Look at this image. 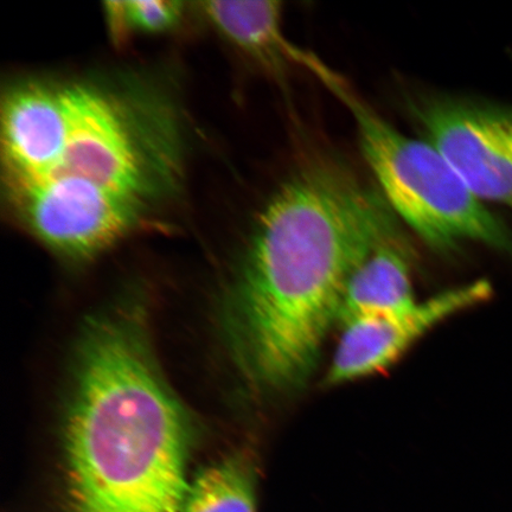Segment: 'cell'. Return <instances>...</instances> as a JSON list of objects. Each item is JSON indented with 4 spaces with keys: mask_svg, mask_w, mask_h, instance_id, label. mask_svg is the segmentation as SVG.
I'll return each instance as SVG.
<instances>
[{
    "mask_svg": "<svg viewBox=\"0 0 512 512\" xmlns=\"http://www.w3.org/2000/svg\"><path fill=\"white\" fill-rule=\"evenodd\" d=\"M15 216L29 232L70 259H88L132 232L146 208L73 179H46L6 190Z\"/></svg>",
    "mask_w": 512,
    "mask_h": 512,
    "instance_id": "5b68a950",
    "label": "cell"
},
{
    "mask_svg": "<svg viewBox=\"0 0 512 512\" xmlns=\"http://www.w3.org/2000/svg\"><path fill=\"white\" fill-rule=\"evenodd\" d=\"M490 294L484 281L450 288L403 309L351 320L341 326L325 382L339 386L387 369L435 326L482 302Z\"/></svg>",
    "mask_w": 512,
    "mask_h": 512,
    "instance_id": "52a82bcc",
    "label": "cell"
},
{
    "mask_svg": "<svg viewBox=\"0 0 512 512\" xmlns=\"http://www.w3.org/2000/svg\"><path fill=\"white\" fill-rule=\"evenodd\" d=\"M415 302L412 255L393 224L352 272L345 286L338 325L400 310Z\"/></svg>",
    "mask_w": 512,
    "mask_h": 512,
    "instance_id": "30bf717a",
    "label": "cell"
},
{
    "mask_svg": "<svg viewBox=\"0 0 512 512\" xmlns=\"http://www.w3.org/2000/svg\"><path fill=\"white\" fill-rule=\"evenodd\" d=\"M184 512H256V471L245 454L221 460L190 486Z\"/></svg>",
    "mask_w": 512,
    "mask_h": 512,
    "instance_id": "8fae6325",
    "label": "cell"
},
{
    "mask_svg": "<svg viewBox=\"0 0 512 512\" xmlns=\"http://www.w3.org/2000/svg\"><path fill=\"white\" fill-rule=\"evenodd\" d=\"M68 123V82L28 81L10 89L2 106L6 189L34 181L53 164Z\"/></svg>",
    "mask_w": 512,
    "mask_h": 512,
    "instance_id": "ba28073f",
    "label": "cell"
},
{
    "mask_svg": "<svg viewBox=\"0 0 512 512\" xmlns=\"http://www.w3.org/2000/svg\"><path fill=\"white\" fill-rule=\"evenodd\" d=\"M106 16L117 40L131 34H159L181 22L183 4L170 0H130L108 2Z\"/></svg>",
    "mask_w": 512,
    "mask_h": 512,
    "instance_id": "7c38bea8",
    "label": "cell"
},
{
    "mask_svg": "<svg viewBox=\"0 0 512 512\" xmlns=\"http://www.w3.org/2000/svg\"><path fill=\"white\" fill-rule=\"evenodd\" d=\"M142 304L99 313L76 357L64 512H179L190 422L153 355Z\"/></svg>",
    "mask_w": 512,
    "mask_h": 512,
    "instance_id": "7a4b0ae2",
    "label": "cell"
},
{
    "mask_svg": "<svg viewBox=\"0 0 512 512\" xmlns=\"http://www.w3.org/2000/svg\"><path fill=\"white\" fill-rule=\"evenodd\" d=\"M68 91L69 123L59 156L41 176L16 188L67 178L150 209L174 174L163 128L126 94L80 82H68Z\"/></svg>",
    "mask_w": 512,
    "mask_h": 512,
    "instance_id": "277c9868",
    "label": "cell"
},
{
    "mask_svg": "<svg viewBox=\"0 0 512 512\" xmlns=\"http://www.w3.org/2000/svg\"><path fill=\"white\" fill-rule=\"evenodd\" d=\"M329 89L354 117L363 156L388 207L422 241L441 252L472 241L512 253L507 224L486 209L430 142L396 130L342 78Z\"/></svg>",
    "mask_w": 512,
    "mask_h": 512,
    "instance_id": "3957f363",
    "label": "cell"
},
{
    "mask_svg": "<svg viewBox=\"0 0 512 512\" xmlns=\"http://www.w3.org/2000/svg\"><path fill=\"white\" fill-rule=\"evenodd\" d=\"M202 12L221 36L273 78L284 79L291 70L303 69L324 83L335 74L317 56L288 40L283 3L277 0L206 2Z\"/></svg>",
    "mask_w": 512,
    "mask_h": 512,
    "instance_id": "9c48e42d",
    "label": "cell"
},
{
    "mask_svg": "<svg viewBox=\"0 0 512 512\" xmlns=\"http://www.w3.org/2000/svg\"><path fill=\"white\" fill-rule=\"evenodd\" d=\"M389 209L329 162L304 166L275 191L224 313L229 348L254 387L309 379L352 272L394 224Z\"/></svg>",
    "mask_w": 512,
    "mask_h": 512,
    "instance_id": "6da1fadb",
    "label": "cell"
},
{
    "mask_svg": "<svg viewBox=\"0 0 512 512\" xmlns=\"http://www.w3.org/2000/svg\"><path fill=\"white\" fill-rule=\"evenodd\" d=\"M430 142L479 200L512 209V110L428 98L414 108Z\"/></svg>",
    "mask_w": 512,
    "mask_h": 512,
    "instance_id": "8992f818",
    "label": "cell"
}]
</instances>
